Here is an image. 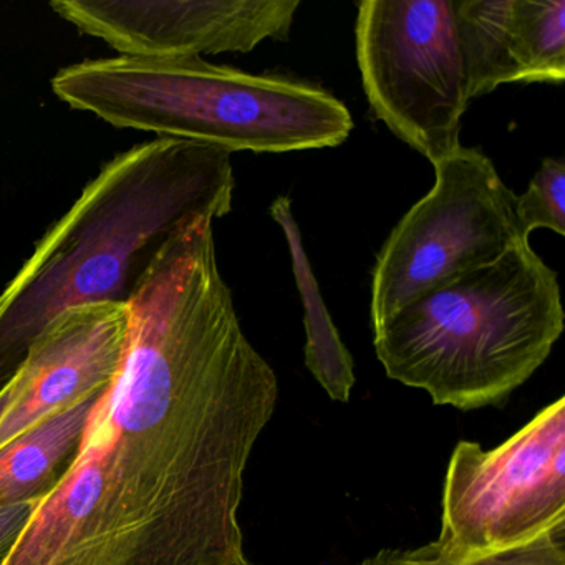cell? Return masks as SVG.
<instances>
[{
    "mask_svg": "<svg viewBox=\"0 0 565 565\" xmlns=\"http://www.w3.org/2000/svg\"><path fill=\"white\" fill-rule=\"evenodd\" d=\"M214 220L183 224L135 289L118 375L4 565H241L244 476L279 398L241 327Z\"/></svg>",
    "mask_w": 565,
    "mask_h": 565,
    "instance_id": "6da1fadb",
    "label": "cell"
},
{
    "mask_svg": "<svg viewBox=\"0 0 565 565\" xmlns=\"http://www.w3.org/2000/svg\"><path fill=\"white\" fill-rule=\"evenodd\" d=\"M231 153L154 138L104 164L0 294V388L72 307L128 303L171 234L233 211Z\"/></svg>",
    "mask_w": 565,
    "mask_h": 565,
    "instance_id": "7a4b0ae2",
    "label": "cell"
},
{
    "mask_svg": "<svg viewBox=\"0 0 565 565\" xmlns=\"http://www.w3.org/2000/svg\"><path fill=\"white\" fill-rule=\"evenodd\" d=\"M557 273L529 241L501 259L426 290L373 329L386 375L435 405H501L564 332Z\"/></svg>",
    "mask_w": 565,
    "mask_h": 565,
    "instance_id": "3957f363",
    "label": "cell"
},
{
    "mask_svg": "<svg viewBox=\"0 0 565 565\" xmlns=\"http://www.w3.org/2000/svg\"><path fill=\"white\" fill-rule=\"evenodd\" d=\"M51 84L68 107L114 127L227 153L339 147L355 127L345 104L322 87L203 57L84 61L61 68Z\"/></svg>",
    "mask_w": 565,
    "mask_h": 565,
    "instance_id": "277c9868",
    "label": "cell"
},
{
    "mask_svg": "<svg viewBox=\"0 0 565 565\" xmlns=\"http://www.w3.org/2000/svg\"><path fill=\"white\" fill-rule=\"evenodd\" d=\"M356 61L370 108L435 167L461 141L469 84L455 0H363Z\"/></svg>",
    "mask_w": 565,
    "mask_h": 565,
    "instance_id": "5b68a950",
    "label": "cell"
},
{
    "mask_svg": "<svg viewBox=\"0 0 565 565\" xmlns=\"http://www.w3.org/2000/svg\"><path fill=\"white\" fill-rule=\"evenodd\" d=\"M436 181L376 256L373 329L426 290L501 259L522 243L515 196L479 148L459 147L436 163Z\"/></svg>",
    "mask_w": 565,
    "mask_h": 565,
    "instance_id": "8992f818",
    "label": "cell"
},
{
    "mask_svg": "<svg viewBox=\"0 0 565 565\" xmlns=\"http://www.w3.org/2000/svg\"><path fill=\"white\" fill-rule=\"evenodd\" d=\"M565 524V399L498 448L459 441L443 484L439 551L456 564L534 541Z\"/></svg>",
    "mask_w": 565,
    "mask_h": 565,
    "instance_id": "52a82bcc",
    "label": "cell"
},
{
    "mask_svg": "<svg viewBox=\"0 0 565 565\" xmlns=\"http://www.w3.org/2000/svg\"><path fill=\"white\" fill-rule=\"evenodd\" d=\"M52 11L120 57L249 54L289 41L299 0H52Z\"/></svg>",
    "mask_w": 565,
    "mask_h": 565,
    "instance_id": "ba28073f",
    "label": "cell"
},
{
    "mask_svg": "<svg viewBox=\"0 0 565 565\" xmlns=\"http://www.w3.org/2000/svg\"><path fill=\"white\" fill-rule=\"evenodd\" d=\"M128 326V303L72 307L52 320L9 380L0 449L44 419L104 393L120 370Z\"/></svg>",
    "mask_w": 565,
    "mask_h": 565,
    "instance_id": "9c48e42d",
    "label": "cell"
},
{
    "mask_svg": "<svg viewBox=\"0 0 565 565\" xmlns=\"http://www.w3.org/2000/svg\"><path fill=\"white\" fill-rule=\"evenodd\" d=\"M102 395L44 419L0 449V505L42 501L61 482L81 451Z\"/></svg>",
    "mask_w": 565,
    "mask_h": 565,
    "instance_id": "30bf717a",
    "label": "cell"
},
{
    "mask_svg": "<svg viewBox=\"0 0 565 565\" xmlns=\"http://www.w3.org/2000/svg\"><path fill=\"white\" fill-rule=\"evenodd\" d=\"M270 216L277 221L286 234L297 290L306 310L303 326L307 333V369L319 385L329 393L330 398L347 403L355 386L353 356L340 339L339 330L323 302L319 282L303 247L302 233L299 224L294 220L292 203L289 198H277L270 206Z\"/></svg>",
    "mask_w": 565,
    "mask_h": 565,
    "instance_id": "8fae6325",
    "label": "cell"
},
{
    "mask_svg": "<svg viewBox=\"0 0 565 565\" xmlns=\"http://www.w3.org/2000/svg\"><path fill=\"white\" fill-rule=\"evenodd\" d=\"M455 12L469 98L519 84L512 0H455Z\"/></svg>",
    "mask_w": 565,
    "mask_h": 565,
    "instance_id": "7c38bea8",
    "label": "cell"
},
{
    "mask_svg": "<svg viewBox=\"0 0 565 565\" xmlns=\"http://www.w3.org/2000/svg\"><path fill=\"white\" fill-rule=\"evenodd\" d=\"M519 84L565 81L564 0H512Z\"/></svg>",
    "mask_w": 565,
    "mask_h": 565,
    "instance_id": "4fadbf2b",
    "label": "cell"
},
{
    "mask_svg": "<svg viewBox=\"0 0 565 565\" xmlns=\"http://www.w3.org/2000/svg\"><path fill=\"white\" fill-rule=\"evenodd\" d=\"M359 565H565V524L527 544L462 564L449 561L436 542H429L415 548H383Z\"/></svg>",
    "mask_w": 565,
    "mask_h": 565,
    "instance_id": "5bb4252c",
    "label": "cell"
},
{
    "mask_svg": "<svg viewBox=\"0 0 565 565\" xmlns=\"http://www.w3.org/2000/svg\"><path fill=\"white\" fill-rule=\"evenodd\" d=\"M519 233L529 241L532 231L551 230L565 234V164L544 158L527 191L515 200Z\"/></svg>",
    "mask_w": 565,
    "mask_h": 565,
    "instance_id": "9a60e30c",
    "label": "cell"
},
{
    "mask_svg": "<svg viewBox=\"0 0 565 565\" xmlns=\"http://www.w3.org/2000/svg\"><path fill=\"white\" fill-rule=\"evenodd\" d=\"M38 504V501H22L0 505V565L8 562Z\"/></svg>",
    "mask_w": 565,
    "mask_h": 565,
    "instance_id": "2e32d148",
    "label": "cell"
},
{
    "mask_svg": "<svg viewBox=\"0 0 565 565\" xmlns=\"http://www.w3.org/2000/svg\"><path fill=\"white\" fill-rule=\"evenodd\" d=\"M9 398H11V383H6L2 388H0V415L4 413L6 406H8Z\"/></svg>",
    "mask_w": 565,
    "mask_h": 565,
    "instance_id": "e0dca14e",
    "label": "cell"
},
{
    "mask_svg": "<svg viewBox=\"0 0 565 565\" xmlns=\"http://www.w3.org/2000/svg\"><path fill=\"white\" fill-rule=\"evenodd\" d=\"M241 565H253V564H250V562L247 561V562H244V564H241Z\"/></svg>",
    "mask_w": 565,
    "mask_h": 565,
    "instance_id": "ac0fdd59",
    "label": "cell"
}]
</instances>
